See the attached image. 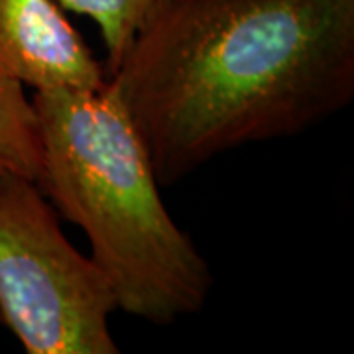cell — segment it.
<instances>
[{"instance_id": "6da1fadb", "label": "cell", "mask_w": 354, "mask_h": 354, "mask_svg": "<svg viewBox=\"0 0 354 354\" xmlns=\"http://www.w3.org/2000/svg\"><path fill=\"white\" fill-rule=\"evenodd\" d=\"M171 185L354 99V0H160L109 75Z\"/></svg>"}, {"instance_id": "7a4b0ae2", "label": "cell", "mask_w": 354, "mask_h": 354, "mask_svg": "<svg viewBox=\"0 0 354 354\" xmlns=\"http://www.w3.org/2000/svg\"><path fill=\"white\" fill-rule=\"evenodd\" d=\"M36 183L81 228L116 307L152 325L199 313L213 274L165 209L150 153L116 88L38 91Z\"/></svg>"}, {"instance_id": "3957f363", "label": "cell", "mask_w": 354, "mask_h": 354, "mask_svg": "<svg viewBox=\"0 0 354 354\" xmlns=\"http://www.w3.org/2000/svg\"><path fill=\"white\" fill-rule=\"evenodd\" d=\"M116 309L109 279L67 241L38 183L0 167V323L28 354H116Z\"/></svg>"}, {"instance_id": "277c9868", "label": "cell", "mask_w": 354, "mask_h": 354, "mask_svg": "<svg viewBox=\"0 0 354 354\" xmlns=\"http://www.w3.org/2000/svg\"><path fill=\"white\" fill-rule=\"evenodd\" d=\"M0 75L38 91H93L106 71L57 0H0Z\"/></svg>"}, {"instance_id": "5b68a950", "label": "cell", "mask_w": 354, "mask_h": 354, "mask_svg": "<svg viewBox=\"0 0 354 354\" xmlns=\"http://www.w3.org/2000/svg\"><path fill=\"white\" fill-rule=\"evenodd\" d=\"M0 167L38 179L41 138L34 102L24 85L0 75Z\"/></svg>"}, {"instance_id": "8992f818", "label": "cell", "mask_w": 354, "mask_h": 354, "mask_svg": "<svg viewBox=\"0 0 354 354\" xmlns=\"http://www.w3.org/2000/svg\"><path fill=\"white\" fill-rule=\"evenodd\" d=\"M62 8L93 20L106 51V75L124 57L128 46L160 0H57Z\"/></svg>"}]
</instances>
